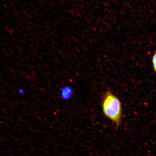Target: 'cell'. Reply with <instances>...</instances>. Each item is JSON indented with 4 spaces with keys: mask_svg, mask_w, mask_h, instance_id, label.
<instances>
[{
    "mask_svg": "<svg viewBox=\"0 0 156 156\" xmlns=\"http://www.w3.org/2000/svg\"><path fill=\"white\" fill-rule=\"evenodd\" d=\"M101 104L104 115L118 127L122 117V104L119 99L112 91L107 90L102 95Z\"/></svg>",
    "mask_w": 156,
    "mask_h": 156,
    "instance_id": "cell-1",
    "label": "cell"
},
{
    "mask_svg": "<svg viewBox=\"0 0 156 156\" xmlns=\"http://www.w3.org/2000/svg\"><path fill=\"white\" fill-rule=\"evenodd\" d=\"M153 62L154 68L155 71H156V53L154 56Z\"/></svg>",
    "mask_w": 156,
    "mask_h": 156,
    "instance_id": "cell-4",
    "label": "cell"
},
{
    "mask_svg": "<svg viewBox=\"0 0 156 156\" xmlns=\"http://www.w3.org/2000/svg\"><path fill=\"white\" fill-rule=\"evenodd\" d=\"M18 92L19 94L21 95H24L25 93L24 90L22 88H20L18 89Z\"/></svg>",
    "mask_w": 156,
    "mask_h": 156,
    "instance_id": "cell-3",
    "label": "cell"
},
{
    "mask_svg": "<svg viewBox=\"0 0 156 156\" xmlns=\"http://www.w3.org/2000/svg\"><path fill=\"white\" fill-rule=\"evenodd\" d=\"M72 90L70 87L66 86L60 90V96L63 100H67L71 96Z\"/></svg>",
    "mask_w": 156,
    "mask_h": 156,
    "instance_id": "cell-2",
    "label": "cell"
}]
</instances>
